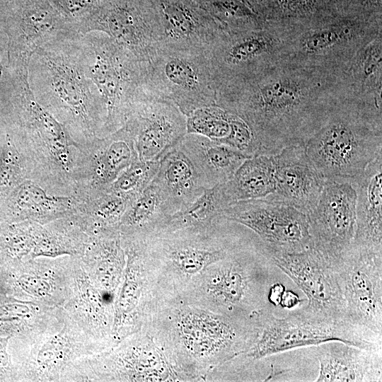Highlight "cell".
Returning <instances> with one entry per match:
<instances>
[{
  "label": "cell",
  "mask_w": 382,
  "mask_h": 382,
  "mask_svg": "<svg viewBox=\"0 0 382 382\" xmlns=\"http://www.w3.org/2000/svg\"><path fill=\"white\" fill-rule=\"evenodd\" d=\"M202 7L226 30L255 27L265 19L243 0H198Z\"/></svg>",
  "instance_id": "cell-31"
},
{
  "label": "cell",
  "mask_w": 382,
  "mask_h": 382,
  "mask_svg": "<svg viewBox=\"0 0 382 382\" xmlns=\"http://www.w3.org/2000/svg\"><path fill=\"white\" fill-rule=\"evenodd\" d=\"M287 40L286 25L277 21L223 30L206 52L216 88L255 76L286 60Z\"/></svg>",
  "instance_id": "cell-9"
},
{
  "label": "cell",
  "mask_w": 382,
  "mask_h": 382,
  "mask_svg": "<svg viewBox=\"0 0 382 382\" xmlns=\"http://www.w3.org/2000/svg\"><path fill=\"white\" fill-rule=\"evenodd\" d=\"M354 325L382 335V254L350 247L332 263Z\"/></svg>",
  "instance_id": "cell-12"
},
{
  "label": "cell",
  "mask_w": 382,
  "mask_h": 382,
  "mask_svg": "<svg viewBox=\"0 0 382 382\" xmlns=\"http://www.w3.org/2000/svg\"><path fill=\"white\" fill-rule=\"evenodd\" d=\"M317 347V382L381 381L382 350H369L340 341Z\"/></svg>",
  "instance_id": "cell-21"
},
{
  "label": "cell",
  "mask_w": 382,
  "mask_h": 382,
  "mask_svg": "<svg viewBox=\"0 0 382 382\" xmlns=\"http://www.w3.org/2000/svg\"><path fill=\"white\" fill-rule=\"evenodd\" d=\"M0 16L8 63L29 64L38 47L62 32L71 31L49 0H8Z\"/></svg>",
  "instance_id": "cell-15"
},
{
  "label": "cell",
  "mask_w": 382,
  "mask_h": 382,
  "mask_svg": "<svg viewBox=\"0 0 382 382\" xmlns=\"http://www.w3.org/2000/svg\"><path fill=\"white\" fill-rule=\"evenodd\" d=\"M180 143L207 189L231 180L238 167L248 158L229 146L197 134L187 133Z\"/></svg>",
  "instance_id": "cell-24"
},
{
  "label": "cell",
  "mask_w": 382,
  "mask_h": 382,
  "mask_svg": "<svg viewBox=\"0 0 382 382\" xmlns=\"http://www.w3.org/2000/svg\"><path fill=\"white\" fill-rule=\"evenodd\" d=\"M305 299H301L297 294L286 289L282 296L279 306L285 309H293L303 305Z\"/></svg>",
  "instance_id": "cell-36"
},
{
  "label": "cell",
  "mask_w": 382,
  "mask_h": 382,
  "mask_svg": "<svg viewBox=\"0 0 382 382\" xmlns=\"http://www.w3.org/2000/svg\"><path fill=\"white\" fill-rule=\"evenodd\" d=\"M357 197L350 180L325 179L316 204L306 214L313 247L331 263L352 243Z\"/></svg>",
  "instance_id": "cell-14"
},
{
  "label": "cell",
  "mask_w": 382,
  "mask_h": 382,
  "mask_svg": "<svg viewBox=\"0 0 382 382\" xmlns=\"http://www.w3.org/2000/svg\"><path fill=\"white\" fill-rule=\"evenodd\" d=\"M107 0H49L68 24L76 33L79 24Z\"/></svg>",
  "instance_id": "cell-34"
},
{
  "label": "cell",
  "mask_w": 382,
  "mask_h": 382,
  "mask_svg": "<svg viewBox=\"0 0 382 382\" xmlns=\"http://www.w3.org/2000/svg\"><path fill=\"white\" fill-rule=\"evenodd\" d=\"M285 290L286 287L282 283H274L268 289L267 299L273 306H278Z\"/></svg>",
  "instance_id": "cell-37"
},
{
  "label": "cell",
  "mask_w": 382,
  "mask_h": 382,
  "mask_svg": "<svg viewBox=\"0 0 382 382\" xmlns=\"http://www.w3.org/2000/svg\"><path fill=\"white\" fill-rule=\"evenodd\" d=\"M82 34L64 31L38 47L28 64V81L36 100L83 144L101 137L104 114L88 79Z\"/></svg>",
  "instance_id": "cell-2"
},
{
  "label": "cell",
  "mask_w": 382,
  "mask_h": 382,
  "mask_svg": "<svg viewBox=\"0 0 382 382\" xmlns=\"http://www.w3.org/2000/svg\"><path fill=\"white\" fill-rule=\"evenodd\" d=\"M274 198L307 214L316 204L325 178L310 160L305 145H291L273 155Z\"/></svg>",
  "instance_id": "cell-19"
},
{
  "label": "cell",
  "mask_w": 382,
  "mask_h": 382,
  "mask_svg": "<svg viewBox=\"0 0 382 382\" xmlns=\"http://www.w3.org/2000/svg\"><path fill=\"white\" fill-rule=\"evenodd\" d=\"M125 124L141 161H160L187 133L186 115L172 103L146 91Z\"/></svg>",
  "instance_id": "cell-16"
},
{
  "label": "cell",
  "mask_w": 382,
  "mask_h": 382,
  "mask_svg": "<svg viewBox=\"0 0 382 382\" xmlns=\"http://www.w3.org/2000/svg\"><path fill=\"white\" fill-rule=\"evenodd\" d=\"M32 179V168L7 132L0 154V204L26 179Z\"/></svg>",
  "instance_id": "cell-30"
},
{
  "label": "cell",
  "mask_w": 382,
  "mask_h": 382,
  "mask_svg": "<svg viewBox=\"0 0 382 382\" xmlns=\"http://www.w3.org/2000/svg\"><path fill=\"white\" fill-rule=\"evenodd\" d=\"M76 33L103 32L144 61L161 40L150 0H107L76 28Z\"/></svg>",
  "instance_id": "cell-13"
},
{
  "label": "cell",
  "mask_w": 382,
  "mask_h": 382,
  "mask_svg": "<svg viewBox=\"0 0 382 382\" xmlns=\"http://www.w3.org/2000/svg\"><path fill=\"white\" fill-rule=\"evenodd\" d=\"M6 102L11 109L23 153L32 168V180L55 195H70L76 183L80 144L35 98L27 68L10 71Z\"/></svg>",
  "instance_id": "cell-3"
},
{
  "label": "cell",
  "mask_w": 382,
  "mask_h": 382,
  "mask_svg": "<svg viewBox=\"0 0 382 382\" xmlns=\"http://www.w3.org/2000/svg\"><path fill=\"white\" fill-rule=\"evenodd\" d=\"M160 161L137 160L107 188L116 194L136 198L153 180Z\"/></svg>",
  "instance_id": "cell-32"
},
{
  "label": "cell",
  "mask_w": 382,
  "mask_h": 382,
  "mask_svg": "<svg viewBox=\"0 0 382 382\" xmlns=\"http://www.w3.org/2000/svg\"><path fill=\"white\" fill-rule=\"evenodd\" d=\"M221 218L253 231L267 253L313 247L307 214L271 195L236 202L224 210Z\"/></svg>",
  "instance_id": "cell-10"
},
{
  "label": "cell",
  "mask_w": 382,
  "mask_h": 382,
  "mask_svg": "<svg viewBox=\"0 0 382 382\" xmlns=\"http://www.w3.org/2000/svg\"><path fill=\"white\" fill-rule=\"evenodd\" d=\"M340 74L284 60L248 79L216 88V104L250 128L259 155L303 144L343 97Z\"/></svg>",
  "instance_id": "cell-1"
},
{
  "label": "cell",
  "mask_w": 382,
  "mask_h": 382,
  "mask_svg": "<svg viewBox=\"0 0 382 382\" xmlns=\"http://www.w3.org/2000/svg\"><path fill=\"white\" fill-rule=\"evenodd\" d=\"M337 8L355 14L382 17L381 0H335Z\"/></svg>",
  "instance_id": "cell-35"
},
{
  "label": "cell",
  "mask_w": 382,
  "mask_h": 382,
  "mask_svg": "<svg viewBox=\"0 0 382 382\" xmlns=\"http://www.w3.org/2000/svg\"><path fill=\"white\" fill-rule=\"evenodd\" d=\"M81 44L86 76L102 105L105 137L125 125L145 96L143 61L103 32L82 35Z\"/></svg>",
  "instance_id": "cell-6"
},
{
  "label": "cell",
  "mask_w": 382,
  "mask_h": 382,
  "mask_svg": "<svg viewBox=\"0 0 382 382\" xmlns=\"http://www.w3.org/2000/svg\"><path fill=\"white\" fill-rule=\"evenodd\" d=\"M169 216L158 187L151 182L128 207L117 228L127 238H144Z\"/></svg>",
  "instance_id": "cell-28"
},
{
  "label": "cell",
  "mask_w": 382,
  "mask_h": 382,
  "mask_svg": "<svg viewBox=\"0 0 382 382\" xmlns=\"http://www.w3.org/2000/svg\"><path fill=\"white\" fill-rule=\"evenodd\" d=\"M231 204L241 200L265 197L275 191L273 155L245 159L228 181L222 183Z\"/></svg>",
  "instance_id": "cell-27"
},
{
  "label": "cell",
  "mask_w": 382,
  "mask_h": 382,
  "mask_svg": "<svg viewBox=\"0 0 382 382\" xmlns=\"http://www.w3.org/2000/svg\"><path fill=\"white\" fill-rule=\"evenodd\" d=\"M187 132L229 146L249 158L257 152L253 134L246 123L217 105L199 108L188 115Z\"/></svg>",
  "instance_id": "cell-23"
},
{
  "label": "cell",
  "mask_w": 382,
  "mask_h": 382,
  "mask_svg": "<svg viewBox=\"0 0 382 382\" xmlns=\"http://www.w3.org/2000/svg\"><path fill=\"white\" fill-rule=\"evenodd\" d=\"M265 253L306 296V306L298 308L301 312L319 320L352 323L335 269L314 247L296 253Z\"/></svg>",
  "instance_id": "cell-11"
},
{
  "label": "cell",
  "mask_w": 382,
  "mask_h": 382,
  "mask_svg": "<svg viewBox=\"0 0 382 382\" xmlns=\"http://www.w3.org/2000/svg\"><path fill=\"white\" fill-rule=\"evenodd\" d=\"M335 6V0H272L265 20L292 22L308 18Z\"/></svg>",
  "instance_id": "cell-33"
},
{
  "label": "cell",
  "mask_w": 382,
  "mask_h": 382,
  "mask_svg": "<svg viewBox=\"0 0 382 382\" xmlns=\"http://www.w3.org/2000/svg\"><path fill=\"white\" fill-rule=\"evenodd\" d=\"M151 182L158 187L169 216L186 209L207 189L180 142L160 160Z\"/></svg>",
  "instance_id": "cell-22"
},
{
  "label": "cell",
  "mask_w": 382,
  "mask_h": 382,
  "mask_svg": "<svg viewBox=\"0 0 382 382\" xmlns=\"http://www.w3.org/2000/svg\"><path fill=\"white\" fill-rule=\"evenodd\" d=\"M258 16L265 20L272 0H243Z\"/></svg>",
  "instance_id": "cell-38"
},
{
  "label": "cell",
  "mask_w": 382,
  "mask_h": 382,
  "mask_svg": "<svg viewBox=\"0 0 382 382\" xmlns=\"http://www.w3.org/2000/svg\"><path fill=\"white\" fill-rule=\"evenodd\" d=\"M5 34L3 31V29H2V22H1V16H0V37H3L4 36Z\"/></svg>",
  "instance_id": "cell-39"
},
{
  "label": "cell",
  "mask_w": 382,
  "mask_h": 382,
  "mask_svg": "<svg viewBox=\"0 0 382 382\" xmlns=\"http://www.w3.org/2000/svg\"><path fill=\"white\" fill-rule=\"evenodd\" d=\"M144 65V87L187 117L216 104V88L205 52L158 43Z\"/></svg>",
  "instance_id": "cell-7"
},
{
  "label": "cell",
  "mask_w": 382,
  "mask_h": 382,
  "mask_svg": "<svg viewBox=\"0 0 382 382\" xmlns=\"http://www.w3.org/2000/svg\"><path fill=\"white\" fill-rule=\"evenodd\" d=\"M3 209L10 216L45 224L71 214V195H55L29 178L18 185L4 201Z\"/></svg>",
  "instance_id": "cell-25"
},
{
  "label": "cell",
  "mask_w": 382,
  "mask_h": 382,
  "mask_svg": "<svg viewBox=\"0 0 382 382\" xmlns=\"http://www.w3.org/2000/svg\"><path fill=\"white\" fill-rule=\"evenodd\" d=\"M284 23L288 31L286 60L335 74H340L354 55L382 33L381 17L348 13L336 6Z\"/></svg>",
  "instance_id": "cell-5"
},
{
  "label": "cell",
  "mask_w": 382,
  "mask_h": 382,
  "mask_svg": "<svg viewBox=\"0 0 382 382\" xmlns=\"http://www.w3.org/2000/svg\"><path fill=\"white\" fill-rule=\"evenodd\" d=\"M158 23V43L207 52L223 27L198 0H150Z\"/></svg>",
  "instance_id": "cell-18"
},
{
  "label": "cell",
  "mask_w": 382,
  "mask_h": 382,
  "mask_svg": "<svg viewBox=\"0 0 382 382\" xmlns=\"http://www.w3.org/2000/svg\"><path fill=\"white\" fill-rule=\"evenodd\" d=\"M20 65H22V64H20ZM23 65H28V64H23ZM6 66H8V65L6 64ZM14 66H16V65H14ZM9 88H10V87H9Z\"/></svg>",
  "instance_id": "cell-40"
},
{
  "label": "cell",
  "mask_w": 382,
  "mask_h": 382,
  "mask_svg": "<svg viewBox=\"0 0 382 382\" xmlns=\"http://www.w3.org/2000/svg\"><path fill=\"white\" fill-rule=\"evenodd\" d=\"M350 180L357 195L351 246L361 252L382 254V155Z\"/></svg>",
  "instance_id": "cell-20"
},
{
  "label": "cell",
  "mask_w": 382,
  "mask_h": 382,
  "mask_svg": "<svg viewBox=\"0 0 382 382\" xmlns=\"http://www.w3.org/2000/svg\"><path fill=\"white\" fill-rule=\"evenodd\" d=\"M325 179L352 180L382 155V106L342 97L305 143Z\"/></svg>",
  "instance_id": "cell-4"
},
{
  "label": "cell",
  "mask_w": 382,
  "mask_h": 382,
  "mask_svg": "<svg viewBox=\"0 0 382 382\" xmlns=\"http://www.w3.org/2000/svg\"><path fill=\"white\" fill-rule=\"evenodd\" d=\"M278 318L266 308L253 314L257 332L246 356L260 359L298 348L340 341L369 350H382V335L347 323L307 316L298 308Z\"/></svg>",
  "instance_id": "cell-8"
},
{
  "label": "cell",
  "mask_w": 382,
  "mask_h": 382,
  "mask_svg": "<svg viewBox=\"0 0 382 382\" xmlns=\"http://www.w3.org/2000/svg\"><path fill=\"white\" fill-rule=\"evenodd\" d=\"M79 144L80 160L74 190H105L139 159L132 133L126 124L107 136L95 137Z\"/></svg>",
  "instance_id": "cell-17"
},
{
  "label": "cell",
  "mask_w": 382,
  "mask_h": 382,
  "mask_svg": "<svg viewBox=\"0 0 382 382\" xmlns=\"http://www.w3.org/2000/svg\"><path fill=\"white\" fill-rule=\"evenodd\" d=\"M231 204L222 184L206 189L189 207L170 216L158 229H176L202 226L221 218L222 212Z\"/></svg>",
  "instance_id": "cell-29"
},
{
  "label": "cell",
  "mask_w": 382,
  "mask_h": 382,
  "mask_svg": "<svg viewBox=\"0 0 382 382\" xmlns=\"http://www.w3.org/2000/svg\"><path fill=\"white\" fill-rule=\"evenodd\" d=\"M4 37H5V36L1 37H0V40L2 39V38Z\"/></svg>",
  "instance_id": "cell-41"
},
{
  "label": "cell",
  "mask_w": 382,
  "mask_h": 382,
  "mask_svg": "<svg viewBox=\"0 0 382 382\" xmlns=\"http://www.w3.org/2000/svg\"><path fill=\"white\" fill-rule=\"evenodd\" d=\"M340 79L344 97L382 106V33L354 55Z\"/></svg>",
  "instance_id": "cell-26"
}]
</instances>
